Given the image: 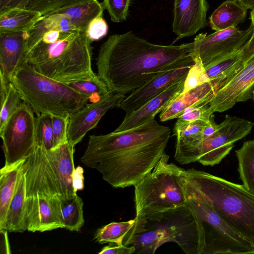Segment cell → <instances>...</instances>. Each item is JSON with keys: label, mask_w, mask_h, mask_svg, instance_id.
<instances>
[{"label": "cell", "mask_w": 254, "mask_h": 254, "mask_svg": "<svg viewBox=\"0 0 254 254\" xmlns=\"http://www.w3.org/2000/svg\"><path fill=\"white\" fill-rule=\"evenodd\" d=\"M254 126L251 121L227 115L211 136L175 147L174 158L182 165L197 161L204 166H213L219 164L230 152L234 143L249 134Z\"/></svg>", "instance_id": "cell-8"}, {"label": "cell", "mask_w": 254, "mask_h": 254, "mask_svg": "<svg viewBox=\"0 0 254 254\" xmlns=\"http://www.w3.org/2000/svg\"><path fill=\"white\" fill-rule=\"evenodd\" d=\"M247 12V9L236 0H227L209 17L210 26L215 31L236 27L245 19Z\"/></svg>", "instance_id": "cell-24"}, {"label": "cell", "mask_w": 254, "mask_h": 254, "mask_svg": "<svg viewBox=\"0 0 254 254\" xmlns=\"http://www.w3.org/2000/svg\"><path fill=\"white\" fill-rule=\"evenodd\" d=\"M131 0H103L102 2L104 9H106L111 20L115 22H120L127 19Z\"/></svg>", "instance_id": "cell-36"}, {"label": "cell", "mask_w": 254, "mask_h": 254, "mask_svg": "<svg viewBox=\"0 0 254 254\" xmlns=\"http://www.w3.org/2000/svg\"><path fill=\"white\" fill-rule=\"evenodd\" d=\"M251 26H252L253 30V33L254 34V9H252L251 12Z\"/></svg>", "instance_id": "cell-47"}, {"label": "cell", "mask_w": 254, "mask_h": 254, "mask_svg": "<svg viewBox=\"0 0 254 254\" xmlns=\"http://www.w3.org/2000/svg\"><path fill=\"white\" fill-rule=\"evenodd\" d=\"M30 0H0V14L14 8H25Z\"/></svg>", "instance_id": "cell-41"}, {"label": "cell", "mask_w": 254, "mask_h": 254, "mask_svg": "<svg viewBox=\"0 0 254 254\" xmlns=\"http://www.w3.org/2000/svg\"><path fill=\"white\" fill-rule=\"evenodd\" d=\"M42 17L39 12L25 8L9 10L0 14V33L25 32Z\"/></svg>", "instance_id": "cell-25"}, {"label": "cell", "mask_w": 254, "mask_h": 254, "mask_svg": "<svg viewBox=\"0 0 254 254\" xmlns=\"http://www.w3.org/2000/svg\"><path fill=\"white\" fill-rule=\"evenodd\" d=\"M206 0H174L173 31L178 39L194 35L207 24Z\"/></svg>", "instance_id": "cell-16"}, {"label": "cell", "mask_w": 254, "mask_h": 254, "mask_svg": "<svg viewBox=\"0 0 254 254\" xmlns=\"http://www.w3.org/2000/svg\"><path fill=\"white\" fill-rule=\"evenodd\" d=\"M7 232L8 231L4 229H0V250L1 254H11Z\"/></svg>", "instance_id": "cell-44"}, {"label": "cell", "mask_w": 254, "mask_h": 254, "mask_svg": "<svg viewBox=\"0 0 254 254\" xmlns=\"http://www.w3.org/2000/svg\"><path fill=\"white\" fill-rule=\"evenodd\" d=\"M235 152L240 179L245 188L254 195V139L245 142Z\"/></svg>", "instance_id": "cell-28"}, {"label": "cell", "mask_w": 254, "mask_h": 254, "mask_svg": "<svg viewBox=\"0 0 254 254\" xmlns=\"http://www.w3.org/2000/svg\"><path fill=\"white\" fill-rule=\"evenodd\" d=\"M92 42L85 31L63 32L53 42L39 41L27 51L24 61L37 71L67 83L96 75L92 68Z\"/></svg>", "instance_id": "cell-5"}, {"label": "cell", "mask_w": 254, "mask_h": 254, "mask_svg": "<svg viewBox=\"0 0 254 254\" xmlns=\"http://www.w3.org/2000/svg\"><path fill=\"white\" fill-rule=\"evenodd\" d=\"M251 99L254 102V83L253 84L251 89Z\"/></svg>", "instance_id": "cell-48"}, {"label": "cell", "mask_w": 254, "mask_h": 254, "mask_svg": "<svg viewBox=\"0 0 254 254\" xmlns=\"http://www.w3.org/2000/svg\"><path fill=\"white\" fill-rule=\"evenodd\" d=\"M220 86L212 81L205 82L185 93H181L160 112L161 122L177 119L188 108L203 103H209Z\"/></svg>", "instance_id": "cell-20"}, {"label": "cell", "mask_w": 254, "mask_h": 254, "mask_svg": "<svg viewBox=\"0 0 254 254\" xmlns=\"http://www.w3.org/2000/svg\"><path fill=\"white\" fill-rule=\"evenodd\" d=\"M93 0H30L25 8L45 16L66 8Z\"/></svg>", "instance_id": "cell-33"}, {"label": "cell", "mask_w": 254, "mask_h": 254, "mask_svg": "<svg viewBox=\"0 0 254 254\" xmlns=\"http://www.w3.org/2000/svg\"><path fill=\"white\" fill-rule=\"evenodd\" d=\"M0 131L23 102L19 92L11 83L0 77Z\"/></svg>", "instance_id": "cell-29"}, {"label": "cell", "mask_w": 254, "mask_h": 254, "mask_svg": "<svg viewBox=\"0 0 254 254\" xmlns=\"http://www.w3.org/2000/svg\"><path fill=\"white\" fill-rule=\"evenodd\" d=\"M170 134L153 118L130 129L91 135L81 161L115 188L134 187L166 154Z\"/></svg>", "instance_id": "cell-1"}, {"label": "cell", "mask_w": 254, "mask_h": 254, "mask_svg": "<svg viewBox=\"0 0 254 254\" xmlns=\"http://www.w3.org/2000/svg\"><path fill=\"white\" fill-rule=\"evenodd\" d=\"M25 32L0 33V77L11 82L24 60Z\"/></svg>", "instance_id": "cell-19"}, {"label": "cell", "mask_w": 254, "mask_h": 254, "mask_svg": "<svg viewBox=\"0 0 254 254\" xmlns=\"http://www.w3.org/2000/svg\"><path fill=\"white\" fill-rule=\"evenodd\" d=\"M186 77L172 84L137 110L126 114L123 122L115 131L130 129L155 118L156 115L164 110L182 92Z\"/></svg>", "instance_id": "cell-17"}, {"label": "cell", "mask_w": 254, "mask_h": 254, "mask_svg": "<svg viewBox=\"0 0 254 254\" xmlns=\"http://www.w3.org/2000/svg\"><path fill=\"white\" fill-rule=\"evenodd\" d=\"M165 154L153 170L134 186L135 217L151 215L186 205L175 169Z\"/></svg>", "instance_id": "cell-7"}, {"label": "cell", "mask_w": 254, "mask_h": 254, "mask_svg": "<svg viewBox=\"0 0 254 254\" xmlns=\"http://www.w3.org/2000/svg\"><path fill=\"white\" fill-rule=\"evenodd\" d=\"M242 57L244 64L254 56V34L242 49Z\"/></svg>", "instance_id": "cell-42"}, {"label": "cell", "mask_w": 254, "mask_h": 254, "mask_svg": "<svg viewBox=\"0 0 254 254\" xmlns=\"http://www.w3.org/2000/svg\"><path fill=\"white\" fill-rule=\"evenodd\" d=\"M83 169L80 166L75 169L73 176V187L77 191L84 188Z\"/></svg>", "instance_id": "cell-43"}, {"label": "cell", "mask_w": 254, "mask_h": 254, "mask_svg": "<svg viewBox=\"0 0 254 254\" xmlns=\"http://www.w3.org/2000/svg\"><path fill=\"white\" fill-rule=\"evenodd\" d=\"M246 9H254V0H236Z\"/></svg>", "instance_id": "cell-46"}, {"label": "cell", "mask_w": 254, "mask_h": 254, "mask_svg": "<svg viewBox=\"0 0 254 254\" xmlns=\"http://www.w3.org/2000/svg\"><path fill=\"white\" fill-rule=\"evenodd\" d=\"M207 124L203 121L197 120L173 128L176 137L175 147L190 145L202 139L203 128Z\"/></svg>", "instance_id": "cell-31"}, {"label": "cell", "mask_w": 254, "mask_h": 254, "mask_svg": "<svg viewBox=\"0 0 254 254\" xmlns=\"http://www.w3.org/2000/svg\"><path fill=\"white\" fill-rule=\"evenodd\" d=\"M108 31V25L102 16L93 19L88 24L85 33L92 42L98 41L105 36Z\"/></svg>", "instance_id": "cell-39"}, {"label": "cell", "mask_w": 254, "mask_h": 254, "mask_svg": "<svg viewBox=\"0 0 254 254\" xmlns=\"http://www.w3.org/2000/svg\"><path fill=\"white\" fill-rule=\"evenodd\" d=\"M193 45L155 44L131 31L114 34L99 50L97 74L110 91L130 93L191 56Z\"/></svg>", "instance_id": "cell-2"}, {"label": "cell", "mask_w": 254, "mask_h": 254, "mask_svg": "<svg viewBox=\"0 0 254 254\" xmlns=\"http://www.w3.org/2000/svg\"><path fill=\"white\" fill-rule=\"evenodd\" d=\"M135 248L133 246L124 245H115L111 244L103 247L99 254H134Z\"/></svg>", "instance_id": "cell-40"}, {"label": "cell", "mask_w": 254, "mask_h": 254, "mask_svg": "<svg viewBox=\"0 0 254 254\" xmlns=\"http://www.w3.org/2000/svg\"><path fill=\"white\" fill-rule=\"evenodd\" d=\"M136 221L134 218L127 221L111 222L98 229L95 233L94 239L101 244L110 243L123 245L124 241L130 233Z\"/></svg>", "instance_id": "cell-30"}, {"label": "cell", "mask_w": 254, "mask_h": 254, "mask_svg": "<svg viewBox=\"0 0 254 254\" xmlns=\"http://www.w3.org/2000/svg\"><path fill=\"white\" fill-rule=\"evenodd\" d=\"M135 225L123 245L133 246L134 254H153L165 243H176L187 254H202L204 246L200 223L185 205L143 217Z\"/></svg>", "instance_id": "cell-4"}, {"label": "cell", "mask_w": 254, "mask_h": 254, "mask_svg": "<svg viewBox=\"0 0 254 254\" xmlns=\"http://www.w3.org/2000/svg\"><path fill=\"white\" fill-rule=\"evenodd\" d=\"M47 193L37 191L26 197V223L29 232H43L63 228L57 218Z\"/></svg>", "instance_id": "cell-18"}, {"label": "cell", "mask_w": 254, "mask_h": 254, "mask_svg": "<svg viewBox=\"0 0 254 254\" xmlns=\"http://www.w3.org/2000/svg\"><path fill=\"white\" fill-rule=\"evenodd\" d=\"M208 81L204 67L200 64L195 62L186 77L184 89L181 93H185Z\"/></svg>", "instance_id": "cell-37"}, {"label": "cell", "mask_w": 254, "mask_h": 254, "mask_svg": "<svg viewBox=\"0 0 254 254\" xmlns=\"http://www.w3.org/2000/svg\"><path fill=\"white\" fill-rule=\"evenodd\" d=\"M11 82L37 116L49 114L70 117L90 100L88 96L66 83L38 72L24 60Z\"/></svg>", "instance_id": "cell-6"}, {"label": "cell", "mask_w": 254, "mask_h": 254, "mask_svg": "<svg viewBox=\"0 0 254 254\" xmlns=\"http://www.w3.org/2000/svg\"><path fill=\"white\" fill-rule=\"evenodd\" d=\"M36 143L37 146H41L46 150L53 147V131L52 115L42 114L36 118Z\"/></svg>", "instance_id": "cell-34"}, {"label": "cell", "mask_w": 254, "mask_h": 254, "mask_svg": "<svg viewBox=\"0 0 254 254\" xmlns=\"http://www.w3.org/2000/svg\"><path fill=\"white\" fill-rule=\"evenodd\" d=\"M214 115L210 118V122L203 128L202 131V139L207 138L212 135L218 129L219 125L216 124L214 120Z\"/></svg>", "instance_id": "cell-45"}, {"label": "cell", "mask_w": 254, "mask_h": 254, "mask_svg": "<svg viewBox=\"0 0 254 254\" xmlns=\"http://www.w3.org/2000/svg\"><path fill=\"white\" fill-rule=\"evenodd\" d=\"M66 84L78 92L88 96L91 102L99 100L110 92L97 74L87 80Z\"/></svg>", "instance_id": "cell-32"}, {"label": "cell", "mask_w": 254, "mask_h": 254, "mask_svg": "<svg viewBox=\"0 0 254 254\" xmlns=\"http://www.w3.org/2000/svg\"><path fill=\"white\" fill-rule=\"evenodd\" d=\"M125 94L110 91L98 101L87 103L69 118L67 141L73 147L95 128L109 110L119 108Z\"/></svg>", "instance_id": "cell-13"}, {"label": "cell", "mask_w": 254, "mask_h": 254, "mask_svg": "<svg viewBox=\"0 0 254 254\" xmlns=\"http://www.w3.org/2000/svg\"><path fill=\"white\" fill-rule=\"evenodd\" d=\"M242 49L205 66L204 72L208 80L217 83L220 88L231 80L245 65Z\"/></svg>", "instance_id": "cell-23"}, {"label": "cell", "mask_w": 254, "mask_h": 254, "mask_svg": "<svg viewBox=\"0 0 254 254\" xmlns=\"http://www.w3.org/2000/svg\"><path fill=\"white\" fill-rule=\"evenodd\" d=\"M45 152L59 196L66 197L76 194L73 184L75 169L73 162L74 147L67 141L54 148L45 149Z\"/></svg>", "instance_id": "cell-15"}, {"label": "cell", "mask_w": 254, "mask_h": 254, "mask_svg": "<svg viewBox=\"0 0 254 254\" xmlns=\"http://www.w3.org/2000/svg\"><path fill=\"white\" fill-rule=\"evenodd\" d=\"M253 33L251 26L240 30L233 27L210 34L200 33L193 42L191 57L204 67L214 61L241 49Z\"/></svg>", "instance_id": "cell-11"}, {"label": "cell", "mask_w": 254, "mask_h": 254, "mask_svg": "<svg viewBox=\"0 0 254 254\" xmlns=\"http://www.w3.org/2000/svg\"><path fill=\"white\" fill-rule=\"evenodd\" d=\"M175 169L186 199L206 203L254 247V195L243 185L193 168Z\"/></svg>", "instance_id": "cell-3"}, {"label": "cell", "mask_w": 254, "mask_h": 254, "mask_svg": "<svg viewBox=\"0 0 254 254\" xmlns=\"http://www.w3.org/2000/svg\"><path fill=\"white\" fill-rule=\"evenodd\" d=\"M34 113L23 101L0 131L4 166L14 165L35 152L37 148L36 118Z\"/></svg>", "instance_id": "cell-10"}, {"label": "cell", "mask_w": 254, "mask_h": 254, "mask_svg": "<svg viewBox=\"0 0 254 254\" xmlns=\"http://www.w3.org/2000/svg\"><path fill=\"white\" fill-rule=\"evenodd\" d=\"M254 83V56L226 84L214 94L209 103L210 111L223 112L232 108L237 103L251 98Z\"/></svg>", "instance_id": "cell-14"}, {"label": "cell", "mask_w": 254, "mask_h": 254, "mask_svg": "<svg viewBox=\"0 0 254 254\" xmlns=\"http://www.w3.org/2000/svg\"><path fill=\"white\" fill-rule=\"evenodd\" d=\"M212 113L209 108V103H203L187 108L177 118L173 128L180 127L189 123L203 121L209 123Z\"/></svg>", "instance_id": "cell-35"}, {"label": "cell", "mask_w": 254, "mask_h": 254, "mask_svg": "<svg viewBox=\"0 0 254 254\" xmlns=\"http://www.w3.org/2000/svg\"><path fill=\"white\" fill-rule=\"evenodd\" d=\"M194 63L191 56L185 58L139 88L130 92L122 101L119 108L126 114H129L137 110L148 100L186 77Z\"/></svg>", "instance_id": "cell-12"}, {"label": "cell", "mask_w": 254, "mask_h": 254, "mask_svg": "<svg viewBox=\"0 0 254 254\" xmlns=\"http://www.w3.org/2000/svg\"><path fill=\"white\" fill-rule=\"evenodd\" d=\"M69 118L52 115L53 131V148L67 141V129Z\"/></svg>", "instance_id": "cell-38"}, {"label": "cell", "mask_w": 254, "mask_h": 254, "mask_svg": "<svg viewBox=\"0 0 254 254\" xmlns=\"http://www.w3.org/2000/svg\"><path fill=\"white\" fill-rule=\"evenodd\" d=\"M104 10L102 3L97 0H93L55 12L61 13L68 17L75 29L85 31L89 22L94 18L102 16Z\"/></svg>", "instance_id": "cell-27"}, {"label": "cell", "mask_w": 254, "mask_h": 254, "mask_svg": "<svg viewBox=\"0 0 254 254\" xmlns=\"http://www.w3.org/2000/svg\"><path fill=\"white\" fill-rule=\"evenodd\" d=\"M186 204L201 226L204 246L202 254H254V247L206 203L186 199Z\"/></svg>", "instance_id": "cell-9"}, {"label": "cell", "mask_w": 254, "mask_h": 254, "mask_svg": "<svg viewBox=\"0 0 254 254\" xmlns=\"http://www.w3.org/2000/svg\"><path fill=\"white\" fill-rule=\"evenodd\" d=\"M24 160L12 166H4L0 170V229L14 194Z\"/></svg>", "instance_id": "cell-26"}, {"label": "cell", "mask_w": 254, "mask_h": 254, "mask_svg": "<svg viewBox=\"0 0 254 254\" xmlns=\"http://www.w3.org/2000/svg\"><path fill=\"white\" fill-rule=\"evenodd\" d=\"M55 214L62 225L70 231L78 232L84 224L83 202L77 193L51 198Z\"/></svg>", "instance_id": "cell-21"}, {"label": "cell", "mask_w": 254, "mask_h": 254, "mask_svg": "<svg viewBox=\"0 0 254 254\" xmlns=\"http://www.w3.org/2000/svg\"><path fill=\"white\" fill-rule=\"evenodd\" d=\"M26 197V178L21 168V174L9 205L3 225L0 229H4L9 232L17 233H23L27 230Z\"/></svg>", "instance_id": "cell-22"}]
</instances>
